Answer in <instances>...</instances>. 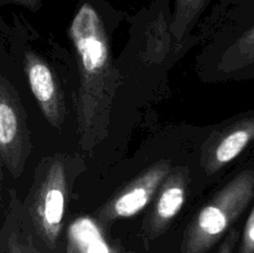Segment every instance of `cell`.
<instances>
[{"instance_id": "cell-1", "label": "cell", "mask_w": 254, "mask_h": 253, "mask_svg": "<svg viewBox=\"0 0 254 253\" xmlns=\"http://www.w3.org/2000/svg\"><path fill=\"white\" fill-rule=\"evenodd\" d=\"M101 7L98 0H82L68 26L79 74L76 111L79 146L84 151H92L108 135L119 84Z\"/></svg>"}, {"instance_id": "cell-2", "label": "cell", "mask_w": 254, "mask_h": 253, "mask_svg": "<svg viewBox=\"0 0 254 253\" xmlns=\"http://www.w3.org/2000/svg\"><path fill=\"white\" fill-rule=\"evenodd\" d=\"M254 197V169L238 173L192 218L181 253H206L226 235Z\"/></svg>"}, {"instance_id": "cell-3", "label": "cell", "mask_w": 254, "mask_h": 253, "mask_svg": "<svg viewBox=\"0 0 254 253\" xmlns=\"http://www.w3.org/2000/svg\"><path fill=\"white\" fill-rule=\"evenodd\" d=\"M68 196L66 166L60 156L45 161L36 174L29 200V212L37 236L51 250L61 235Z\"/></svg>"}, {"instance_id": "cell-4", "label": "cell", "mask_w": 254, "mask_h": 253, "mask_svg": "<svg viewBox=\"0 0 254 253\" xmlns=\"http://www.w3.org/2000/svg\"><path fill=\"white\" fill-rule=\"evenodd\" d=\"M31 151L26 114L15 87L0 74V158L14 178L22 174Z\"/></svg>"}, {"instance_id": "cell-5", "label": "cell", "mask_w": 254, "mask_h": 253, "mask_svg": "<svg viewBox=\"0 0 254 253\" xmlns=\"http://www.w3.org/2000/svg\"><path fill=\"white\" fill-rule=\"evenodd\" d=\"M170 173L169 160H161L151 165L99 210V218L103 222H113L135 216L148 206Z\"/></svg>"}, {"instance_id": "cell-6", "label": "cell", "mask_w": 254, "mask_h": 253, "mask_svg": "<svg viewBox=\"0 0 254 253\" xmlns=\"http://www.w3.org/2000/svg\"><path fill=\"white\" fill-rule=\"evenodd\" d=\"M24 71L30 89L46 121L55 128H61L64 121V102L60 84L42 57L32 51L25 52Z\"/></svg>"}, {"instance_id": "cell-7", "label": "cell", "mask_w": 254, "mask_h": 253, "mask_svg": "<svg viewBox=\"0 0 254 253\" xmlns=\"http://www.w3.org/2000/svg\"><path fill=\"white\" fill-rule=\"evenodd\" d=\"M254 140V116L242 118L213 134L202 148V166L208 176L235 160Z\"/></svg>"}, {"instance_id": "cell-8", "label": "cell", "mask_w": 254, "mask_h": 253, "mask_svg": "<svg viewBox=\"0 0 254 253\" xmlns=\"http://www.w3.org/2000/svg\"><path fill=\"white\" fill-rule=\"evenodd\" d=\"M186 201V176L184 171L169 174L160 188L153 211L146 221V235L158 237L179 215Z\"/></svg>"}, {"instance_id": "cell-9", "label": "cell", "mask_w": 254, "mask_h": 253, "mask_svg": "<svg viewBox=\"0 0 254 253\" xmlns=\"http://www.w3.org/2000/svg\"><path fill=\"white\" fill-rule=\"evenodd\" d=\"M68 242L79 253H114L89 218H78L68 231Z\"/></svg>"}, {"instance_id": "cell-10", "label": "cell", "mask_w": 254, "mask_h": 253, "mask_svg": "<svg viewBox=\"0 0 254 253\" xmlns=\"http://www.w3.org/2000/svg\"><path fill=\"white\" fill-rule=\"evenodd\" d=\"M254 64V25L241 34L225 52L221 68L235 71Z\"/></svg>"}, {"instance_id": "cell-11", "label": "cell", "mask_w": 254, "mask_h": 253, "mask_svg": "<svg viewBox=\"0 0 254 253\" xmlns=\"http://www.w3.org/2000/svg\"><path fill=\"white\" fill-rule=\"evenodd\" d=\"M210 0H174L175 9L171 14L170 31L180 41L185 32L197 21Z\"/></svg>"}, {"instance_id": "cell-12", "label": "cell", "mask_w": 254, "mask_h": 253, "mask_svg": "<svg viewBox=\"0 0 254 253\" xmlns=\"http://www.w3.org/2000/svg\"><path fill=\"white\" fill-rule=\"evenodd\" d=\"M240 253H254V206L246 222Z\"/></svg>"}, {"instance_id": "cell-13", "label": "cell", "mask_w": 254, "mask_h": 253, "mask_svg": "<svg viewBox=\"0 0 254 253\" xmlns=\"http://www.w3.org/2000/svg\"><path fill=\"white\" fill-rule=\"evenodd\" d=\"M9 253H37L31 240L22 241L17 235L12 233L9 238Z\"/></svg>"}, {"instance_id": "cell-14", "label": "cell", "mask_w": 254, "mask_h": 253, "mask_svg": "<svg viewBox=\"0 0 254 253\" xmlns=\"http://www.w3.org/2000/svg\"><path fill=\"white\" fill-rule=\"evenodd\" d=\"M238 236H240L238 231L232 228V230L227 233V236H226V238L223 240V242L221 243L217 253H233L236 243H237L238 241Z\"/></svg>"}, {"instance_id": "cell-15", "label": "cell", "mask_w": 254, "mask_h": 253, "mask_svg": "<svg viewBox=\"0 0 254 253\" xmlns=\"http://www.w3.org/2000/svg\"><path fill=\"white\" fill-rule=\"evenodd\" d=\"M44 0H0V4H16L26 7V9L37 11Z\"/></svg>"}, {"instance_id": "cell-16", "label": "cell", "mask_w": 254, "mask_h": 253, "mask_svg": "<svg viewBox=\"0 0 254 253\" xmlns=\"http://www.w3.org/2000/svg\"><path fill=\"white\" fill-rule=\"evenodd\" d=\"M67 253H79V252L74 248V246L72 245V243L68 242V246H67Z\"/></svg>"}, {"instance_id": "cell-17", "label": "cell", "mask_w": 254, "mask_h": 253, "mask_svg": "<svg viewBox=\"0 0 254 253\" xmlns=\"http://www.w3.org/2000/svg\"><path fill=\"white\" fill-rule=\"evenodd\" d=\"M236 1H241V0H227V2H236Z\"/></svg>"}]
</instances>
